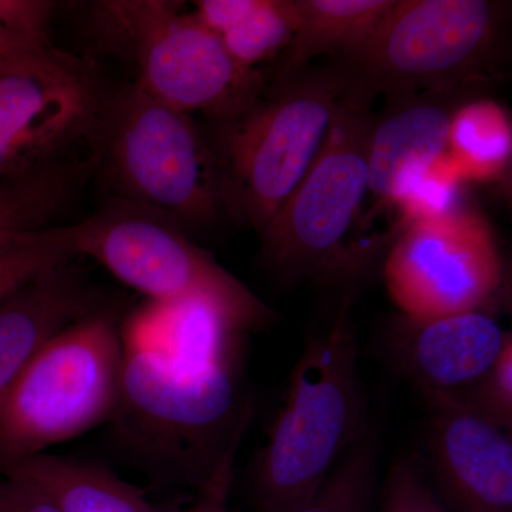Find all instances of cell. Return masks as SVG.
<instances>
[{
  "instance_id": "1",
  "label": "cell",
  "mask_w": 512,
  "mask_h": 512,
  "mask_svg": "<svg viewBox=\"0 0 512 512\" xmlns=\"http://www.w3.org/2000/svg\"><path fill=\"white\" fill-rule=\"evenodd\" d=\"M114 444L136 467L188 494L238 450L252 416L239 365L191 366L123 345Z\"/></svg>"
},
{
  "instance_id": "2",
  "label": "cell",
  "mask_w": 512,
  "mask_h": 512,
  "mask_svg": "<svg viewBox=\"0 0 512 512\" xmlns=\"http://www.w3.org/2000/svg\"><path fill=\"white\" fill-rule=\"evenodd\" d=\"M346 295L292 370L286 402L249 476L255 512H292L315 497L370 427Z\"/></svg>"
},
{
  "instance_id": "3",
  "label": "cell",
  "mask_w": 512,
  "mask_h": 512,
  "mask_svg": "<svg viewBox=\"0 0 512 512\" xmlns=\"http://www.w3.org/2000/svg\"><path fill=\"white\" fill-rule=\"evenodd\" d=\"M349 87L338 66L305 67L278 77L247 113L218 126L212 151L224 211L261 234L318 157Z\"/></svg>"
},
{
  "instance_id": "4",
  "label": "cell",
  "mask_w": 512,
  "mask_h": 512,
  "mask_svg": "<svg viewBox=\"0 0 512 512\" xmlns=\"http://www.w3.org/2000/svg\"><path fill=\"white\" fill-rule=\"evenodd\" d=\"M123 355L119 315L107 306L43 343L0 396V471L109 423Z\"/></svg>"
},
{
  "instance_id": "5",
  "label": "cell",
  "mask_w": 512,
  "mask_h": 512,
  "mask_svg": "<svg viewBox=\"0 0 512 512\" xmlns=\"http://www.w3.org/2000/svg\"><path fill=\"white\" fill-rule=\"evenodd\" d=\"M94 19L104 39L130 57L134 83L188 116L202 114L222 126L265 93L262 74L239 64L181 2L106 0L94 3Z\"/></svg>"
},
{
  "instance_id": "6",
  "label": "cell",
  "mask_w": 512,
  "mask_h": 512,
  "mask_svg": "<svg viewBox=\"0 0 512 512\" xmlns=\"http://www.w3.org/2000/svg\"><path fill=\"white\" fill-rule=\"evenodd\" d=\"M100 157L124 200L177 222L185 232L212 227L222 207L212 147L192 117L136 83L100 106Z\"/></svg>"
},
{
  "instance_id": "7",
  "label": "cell",
  "mask_w": 512,
  "mask_h": 512,
  "mask_svg": "<svg viewBox=\"0 0 512 512\" xmlns=\"http://www.w3.org/2000/svg\"><path fill=\"white\" fill-rule=\"evenodd\" d=\"M60 232L72 261L94 259L147 301L212 303L247 333L274 322L275 312L177 222L144 205L117 198L79 224L60 225Z\"/></svg>"
},
{
  "instance_id": "8",
  "label": "cell",
  "mask_w": 512,
  "mask_h": 512,
  "mask_svg": "<svg viewBox=\"0 0 512 512\" xmlns=\"http://www.w3.org/2000/svg\"><path fill=\"white\" fill-rule=\"evenodd\" d=\"M504 6L488 0H396L372 36L338 67L375 97L485 82Z\"/></svg>"
},
{
  "instance_id": "9",
  "label": "cell",
  "mask_w": 512,
  "mask_h": 512,
  "mask_svg": "<svg viewBox=\"0 0 512 512\" xmlns=\"http://www.w3.org/2000/svg\"><path fill=\"white\" fill-rule=\"evenodd\" d=\"M372 99L350 84L312 167L259 234L266 264L289 282L359 264L345 245L369 194Z\"/></svg>"
},
{
  "instance_id": "10",
  "label": "cell",
  "mask_w": 512,
  "mask_h": 512,
  "mask_svg": "<svg viewBox=\"0 0 512 512\" xmlns=\"http://www.w3.org/2000/svg\"><path fill=\"white\" fill-rule=\"evenodd\" d=\"M504 278L490 225L467 207L404 225L384 264L389 295L412 319L488 308Z\"/></svg>"
},
{
  "instance_id": "11",
  "label": "cell",
  "mask_w": 512,
  "mask_h": 512,
  "mask_svg": "<svg viewBox=\"0 0 512 512\" xmlns=\"http://www.w3.org/2000/svg\"><path fill=\"white\" fill-rule=\"evenodd\" d=\"M511 342L488 308L433 319L400 315L384 332L383 353L427 400L473 383Z\"/></svg>"
},
{
  "instance_id": "12",
  "label": "cell",
  "mask_w": 512,
  "mask_h": 512,
  "mask_svg": "<svg viewBox=\"0 0 512 512\" xmlns=\"http://www.w3.org/2000/svg\"><path fill=\"white\" fill-rule=\"evenodd\" d=\"M421 457L447 512H512L511 431L433 407Z\"/></svg>"
},
{
  "instance_id": "13",
  "label": "cell",
  "mask_w": 512,
  "mask_h": 512,
  "mask_svg": "<svg viewBox=\"0 0 512 512\" xmlns=\"http://www.w3.org/2000/svg\"><path fill=\"white\" fill-rule=\"evenodd\" d=\"M484 82L387 97L373 114L367 146L369 194L380 208H396L414 183L447 153L454 113Z\"/></svg>"
},
{
  "instance_id": "14",
  "label": "cell",
  "mask_w": 512,
  "mask_h": 512,
  "mask_svg": "<svg viewBox=\"0 0 512 512\" xmlns=\"http://www.w3.org/2000/svg\"><path fill=\"white\" fill-rule=\"evenodd\" d=\"M100 103L92 83L0 76V178L52 160L86 131Z\"/></svg>"
},
{
  "instance_id": "15",
  "label": "cell",
  "mask_w": 512,
  "mask_h": 512,
  "mask_svg": "<svg viewBox=\"0 0 512 512\" xmlns=\"http://www.w3.org/2000/svg\"><path fill=\"white\" fill-rule=\"evenodd\" d=\"M104 306L72 262L37 276L0 302V396L43 343Z\"/></svg>"
},
{
  "instance_id": "16",
  "label": "cell",
  "mask_w": 512,
  "mask_h": 512,
  "mask_svg": "<svg viewBox=\"0 0 512 512\" xmlns=\"http://www.w3.org/2000/svg\"><path fill=\"white\" fill-rule=\"evenodd\" d=\"M245 335L231 316L205 301H147L121 323L126 348L191 366L239 365Z\"/></svg>"
},
{
  "instance_id": "17",
  "label": "cell",
  "mask_w": 512,
  "mask_h": 512,
  "mask_svg": "<svg viewBox=\"0 0 512 512\" xmlns=\"http://www.w3.org/2000/svg\"><path fill=\"white\" fill-rule=\"evenodd\" d=\"M2 471L35 485L60 512H157L137 487L76 458L37 454Z\"/></svg>"
},
{
  "instance_id": "18",
  "label": "cell",
  "mask_w": 512,
  "mask_h": 512,
  "mask_svg": "<svg viewBox=\"0 0 512 512\" xmlns=\"http://www.w3.org/2000/svg\"><path fill=\"white\" fill-rule=\"evenodd\" d=\"M396 0H295L298 28L278 77L308 67L319 56L349 55L366 42Z\"/></svg>"
},
{
  "instance_id": "19",
  "label": "cell",
  "mask_w": 512,
  "mask_h": 512,
  "mask_svg": "<svg viewBox=\"0 0 512 512\" xmlns=\"http://www.w3.org/2000/svg\"><path fill=\"white\" fill-rule=\"evenodd\" d=\"M92 160L57 156L0 178V239L52 227L83 183Z\"/></svg>"
},
{
  "instance_id": "20",
  "label": "cell",
  "mask_w": 512,
  "mask_h": 512,
  "mask_svg": "<svg viewBox=\"0 0 512 512\" xmlns=\"http://www.w3.org/2000/svg\"><path fill=\"white\" fill-rule=\"evenodd\" d=\"M447 154L466 181L503 180L512 157L508 111L484 97L464 101L451 119Z\"/></svg>"
},
{
  "instance_id": "21",
  "label": "cell",
  "mask_w": 512,
  "mask_h": 512,
  "mask_svg": "<svg viewBox=\"0 0 512 512\" xmlns=\"http://www.w3.org/2000/svg\"><path fill=\"white\" fill-rule=\"evenodd\" d=\"M379 430L370 426L350 448L309 503L292 512H376Z\"/></svg>"
},
{
  "instance_id": "22",
  "label": "cell",
  "mask_w": 512,
  "mask_h": 512,
  "mask_svg": "<svg viewBox=\"0 0 512 512\" xmlns=\"http://www.w3.org/2000/svg\"><path fill=\"white\" fill-rule=\"evenodd\" d=\"M296 28L295 0H248L244 13L220 37L239 64L256 69L288 49Z\"/></svg>"
},
{
  "instance_id": "23",
  "label": "cell",
  "mask_w": 512,
  "mask_h": 512,
  "mask_svg": "<svg viewBox=\"0 0 512 512\" xmlns=\"http://www.w3.org/2000/svg\"><path fill=\"white\" fill-rule=\"evenodd\" d=\"M59 225L0 239V302L37 276L69 264Z\"/></svg>"
},
{
  "instance_id": "24",
  "label": "cell",
  "mask_w": 512,
  "mask_h": 512,
  "mask_svg": "<svg viewBox=\"0 0 512 512\" xmlns=\"http://www.w3.org/2000/svg\"><path fill=\"white\" fill-rule=\"evenodd\" d=\"M433 407H451L477 419L511 431L512 427V342L508 343L484 375L464 389L426 400Z\"/></svg>"
},
{
  "instance_id": "25",
  "label": "cell",
  "mask_w": 512,
  "mask_h": 512,
  "mask_svg": "<svg viewBox=\"0 0 512 512\" xmlns=\"http://www.w3.org/2000/svg\"><path fill=\"white\" fill-rule=\"evenodd\" d=\"M25 74L53 82H90L84 64L60 52L16 35L0 25V76Z\"/></svg>"
},
{
  "instance_id": "26",
  "label": "cell",
  "mask_w": 512,
  "mask_h": 512,
  "mask_svg": "<svg viewBox=\"0 0 512 512\" xmlns=\"http://www.w3.org/2000/svg\"><path fill=\"white\" fill-rule=\"evenodd\" d=\"M448 154L441 156L396 205L404 225L446 217L466 208L463 204L464 184Z\"/></svg>"
},
{
  "instance_id": "27",
  "label": "cell",
  "mask_w": 512,
  "mask_h": 512,
  "mask_svg": "<svg viewBox=\"0 0 512 512\" xmlns=\"http://www.w3.org/2000/svg\"><path fill=\"white\" fill-rule=\"evenodd\" d=\"M376 512H447L421 454H409L390 466L380 483Z\"/></svg>"
},
{
  "instance_id": "28",
  "label": "cell",
  "mask_w": 512,
  "mask_h": 512,
  "mask_svg": "<svg viewBox=\"0 0 512 512\" xmlns=\"http://www.w3.org/2000/svg\"><path fill=\"white\" fill-rule=\"evenodd\" d=\"M53 9L55 5L46 0H0V25L32 42L50 46Z\"/></svg>"
},
{
  "instance_id": "29",
  "label": "cell",
  "mask_w": 512,
  "mask_h": 512,
  "mask_svg": "<svg viewBox=\"0 0 512 512\" xmlns=\"http://www.w3.org/2000/svg\"><path fill=\"white\" fill-rule=\"evenodd\" d=\"M238 450L229 451L214 476L207 484L188 498L175 503L158 505L157 512H232L229 507L232 480H234L235 456Z\"/></svg>"
},
{
  "instance_id": "30",
  "label": "cell",
  "mask_w": 512,
  "mask_h": 512,
  "mask_svg": "<svg viewBox=\"0 0 512 512\" xmlns=\"http://www.w3.org/2000/svg\"><path fill=\"white\" fill-rule=\"evenodd\" d=\"M0 512H60L39 488L0 471Z\"/></svg>"
}]
</instances>
